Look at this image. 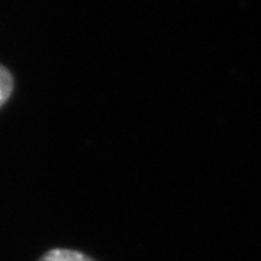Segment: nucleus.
I'll use <instances>...</instances> for the list:
<instances>
[{
	"label": "nucleus",
	"instance_id": "1",
	"mask_svg": "<svg viewBox=\"0 0 261 261\" xmlns=\"http://www.w3.org/2000/svg\"><path fill=\"white\" fill-rule=\"evenodd\" d=\"M40 261H95L90 258L88 255L77 252V250H71V249H52L46 252Z\"/></svg>",
	"mask_w": 261,
	"mask_h": 261
},
{
	"label": "nucleus",
	"instance_id": "2",
	"mask_svg": "<svg viewBox=\"0 0 261 261\" xmlns=\"http://www.w3.org/2000/svg\"><path fill=\"white\" fill-rule=\"evenodd\" d=\"M13 90H14V77L11 71L0 63V109H2L8 99L13 95Z\"/></svg>",
	"mask_w": 261,
	"mask_h": 261
}]
</instances>
